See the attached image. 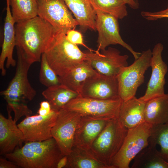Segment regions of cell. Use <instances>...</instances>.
Instances as JSON below:
<instances>
[{
	"instance_id": "5",
	"label": "cell",
	"mask_w": 168,
	"mask_h": 168,
	"mask_svg": "<svg viewBox=\"0 0 168 168\" xmlns=\"http://www.w3.org/2000/svg\"><path fill=\"white\" fill-rule=\"evenodd\" d=\"M122 101L120 97L102 100L80 96L71 100L63 109L77 112L82 116L110 120L118 118Z\"/></svg>"
},
{
	"instance_id": "17",
	"label": "cell",
	"mask_w": 168,
	"mask_h": 168,
	"mask_svg": "<svg viewBox=\"0 0 168 168\" xmlns=\"http://www.w3.org/2000/svg\"><path fill=\"white\" fill-rule=\"evenodd\" d=\"M8 118L0 114V154L5 155L13 151L17 147H21L24 141L23 133L11 115V109L7 105Z\"/></svg>"
},
{
	"instance_id": "16",
	"label": "cell",
	"mask_w": 168,
	"mask_h": 168,
	"mask_svg": "<svg viewBox=\"0 0 168 168\" xmlns=\"http://www.w3.org/2000/svg\"><path fill=\"white\" fill-rule=\"evenodd\" d=\"M110 120L82 116L75 132L73 147L87 151Z\"/></svg>"
},
{
	"instance_id": "14",
	"label": "cell",
	"mask_w": 168,
	"mask_h": 168,
	"mask_svg": "<svg viewBox=\"0 0 168 168\" xmlns=\"http://www.w3.org/2000/svg\"><path fill=\"white\" fill-rule=\"evenodd\" d=\"M164 49L161 43L156 44L152 50L151 66L152 72L144 95L139 98L144 102L164 95L166 83L165 75L168 67L162 59Z\"/></svg>"
},
{
	"instance_id": "8",
	"label": "cell",
	"mask_w": 168,
	"mask_h": 168,
	"mask_svg": "<svg viewBox=\"0 0 168 168\" xmlns=\"http://www.w3.org/2000/svg\"><path fill=\"white\" fill-rule=\"evenodd\" d=\"M17 60L15 75L7 88L0 92L7 103L22 102L32 100L36 94L28 78V73L31 64L24 55L17 49Z\"/></svg>"
},
{
	"instance_id": "6",
	"label": "cell",
	"mask_w": 168,
	"mask_h": 168,
	"mask_svg": "<svg viewBox=\"0 0 168 168\" xmlns=\"http://www.w3.org/2000/svg\"><path fill=\"white\" fill-rule=\"evenodd\" d=\"M152 56L150 49L143 51L129 66L123 68L117 76L119 95L123 101L135 96L138 87L144 82V74L151 66Z\"/></svg>"
},
{
	"instance_id": "30",
	"label": "cell",
	"mask_w": 168,
	"mask_h": 168,
	"mask_svg": "<svg viewBox=\"0 0 168 168\" xmlns=\"http://www.w3.org/2000/svg\"><path fill=\"white\" fill-rule=\"evenodd\" d=\"M7 105L14 112V120L15 122L23 116L26 117L30 116L32 111L27 106L26 103L22 102H9Z\"/></svg>"
},
{
	"instance_id": "15",
	"label": "cell",
	"mask_w": 168,
	"mask_h": 168,
	"mask_svg": "<svg viewBox=\"0 0 168 168\" xmlns=\"http://www.w3.org/2000/svg\"><path fill=\"white\" fill-rule=\"evenodd\" d=\"M79 95L102 100L119 97L117 76H106L98 72L88 78L82 84Z\"/></svg>"
},
{
	"instance_id": "25",
	"label": "cell",
	"mask_w": 168,
	"mask_h": 168,
	"mask_svg": "<svg viewBox=\"0 0 168 168\" xmlns=\"http://www.w3.org/2000/svg\"><path fill=\"white\" fill-rule=\"evenodd\" d=\"M67 156L68 161L65 168H110L87 151L74 147Z\"/></svg>"
},
{
	"instance_id": "27",
	"label": "cell",
	"mask_w": 168,
	"mask_h": 168,
	"mask_svg": "<svg viewBox=\"0 0 168 168\" xmlns=\"http://www.w3.org/2000/svg\"><path fill=\"white\" fill-rule=\"evenodd\" d=\"M95 11L112 15L122 19L128 15L126 0H91Z\"/></svg>"
},
{
	"instance_id": "9",
	"label": "cell",
	"mask_w": 168,
	"mask_h": 168,
	"mask_svg": "<svg viewBox=\"0 0 168 168\" xmlns=\"http://www.w3.org/2000/svg\"><path fill=\"white\" fill-rule=\"evenodd\" d=\"M95 12L96 27L98 33L97 50L101 51L110 45L118 44L128 50L133 54L135 60L137 59L141 53L134 51L122 39L119 33L118 19L109 14L98 10Z\"/></svg>"
},
{
	"instance_id": "36",
	"label": "cell",
	"mask_w": 168,
	"mask_h": 168,
	"mask_svg": "<svg viewBox=\"0 0 168 168\" xmlns=\"http://www.w3.org/2000/svg\"><path fill=\"white\" fill-rule=\"evenodd\" d=\"M127 4L133 9H137L139 7L138 0H126Z\"/></svg>"
},
{
	"instance_id": "28",
	"label": "cell",
	"mask_w": 168,
	"mask_h": 168,
	"mask_svg": "<svg viewBox=\"0 0 168 168\" xmlns=\"http://www.w3.org/2000/svg\"><path fill=\"white\" fill-rule=\"evenodd\" d=\"M149 139L158 144L159 151L162 158L168 162V122L163 124L153 126Z\"/></svg>"
},
{
	"instance_id": "22",
	"label": "cell",
	"mask_w": 168,
	"mask_h": 168,
	"mask_svg": "<svg viewBox=\"0 0 168 168\" xmlns=\"http://www.w3.org/2000/svg\"><path fill=\"white\" fill-rule=\"evenodd\" d=\"M98 72L90 63L86 60L63 76L59 77L60 84L65 85L79 94L82 84L88 78Z\"/></svg>"
},
{
	"instance_id": "10",
	"label": "cell",
	"mask_w": 168,
	"mask_h": 168,
	"mask_svg": "<svg viewBox=\"0 0 168 168\" xmlns=\"http://www.w3.org/2000/svg\"><path fill=\"white\" fill-rule=\"evenodd\" d=\"M38 16L65 34L78 25L64 0H37Z\"/></svg>"
},
{
	"instance_id": "24",
	"label": "cell",
	"mask_w": 168,
	"mask_h": 168,
	"mask_svg": "<svg viewBox=\"0 0 168 168\" xmlns=\"http://www.w3.org/2000/svg\"><path fill=\"white\" fill-rule=\"evenodd\" d=\"M42 94L49 102L52 109L56 111H59L71 100L80 96L62 84L47 87Z\"/></svg>"
},
{
	"instance_id": "33",
	"label": "cell",
	"mask_w": 168,
	"mask_h": 168,
	"mask_svg": "<svg viewBox=\"0 0 168 168\" xmlns=\"http://www.w3.org/2000/svg\"><path fill=\"white\" fill-rule=\"evenodd\" d=\"M40 108L38 110L39 115L45 116L51 113L52 109L49 102L47 101L41 102L40 104Z\"/></svg>"
},
{
	"instance_id": "23",
	"label": "cell",
	"mask_w": 168,
	"mask_h": 168,
	"mask_svg": "<svg viewBox=\"0 0 168 168\" xmlns=\"http://www.w3.org/2000/svg\"><path fill=\"white\" fill-rule=\"evenodd\" d=\"M156 144L149 139L148 146L133 159L132 168H168V162L161 156Z\"/></svg>"
},
{
	"instance_id": "7",
	"label": "cell",
	"mask_w": 168,
	"mask_h": 168,
	"mask_svg": "<svg viewBox=\"0 0 168 168\" xmlns=\"http://www.w3.org/2000/svg\"><path fill=\"white\" fill-rule=\"evenodd\" d=\"M152 125L144 122L128 132L120 149L114 157L113 168H129L131 161L149 144Z\"/></svg>"
},
{
	"instance_id": "29",
	"label": "cell",
	"mask_w": 168,
	"mask_h": 168,
	"mask_svg": "<svg viewBox=\"0 0 168 168\" xmlns=\"http://www.w3.org/2000/svg\"><path fill=\"white\" fill-rule=\"evenodd\" d=\"M40 62L39 75L40 82L47 87L60 84L59 77L49 64L45 53L42 54Z\"/></svg>"
},
{
	"instance_id": "34",
	"label": "cell",
	"mask_w": 168,
	"mask_h": 168,
	"mask_svg": "<svg viewBox=\"0 0 168 168\" xmlns=\"http://www.w3.org/2000/svg\"><path fill=\"white\" fill-rule=\"evenodd\" d=\"M18 166L13 162L1 157L0 168H17Z\"/></svg>"
},
{
	"instance_id": "20",
	"label": "cell",
	"mask_w": 168,
	"mask_h": 168,
	"mask_svg": "<svg viewBox=\"0 0 168 168\" xmlns=\"http://www.w3.org/2000/svg\"><path fill=\"white\" fill-rule=\"evenodd\" d=\"M64 0L83 32L87 29L96 30V13L91 5V0Z\"/></svg>"
},
{
	"instance_id": "26",
	"label": "cell",
	"mask_w": 168,
	"mask_h": 168,
	"mask_svg": "<svg viewBox=\"0 0 168 168\" xmlns=\"http://www.w3.org/2000/svg\"><path fill=\"white\" fill-rule=\"evenodd\" d=\"M10 4L15 23L38 16L37 0H10Z\"/></svg>"
},
{
	"instance_id": "3",
	"label": "cell",
	"mask_w": 168,
	"mask_h": 168,
	"mask_svg": "<svg viewBox=\"0 0 168 168\" xmlns=\"http://www.w3.org/2000/svg\"><path fill=\"white\" fill-rule=\"evenodd\" d=\"M47 61L56 74L61 77L86 60V55L77 45L66 39L58 31L44 53Z\"/></svg>"
},
{
	"instance_id": "35",
	"label": "cell",
	"mask_w": 168,
	"mask_h": 168,
	"mask_svg": "<svg viewBox=\"0 0 168 168\" xmlns=\"http://www.w3.org/2000/svg\"><path fill=\"white\" fill-rule=\"evenodd\" d=\"M68 161V158L67 155L63 156L58 161L57 165L56 168H65Z\"/></svg>"
},
{
	"instance_id": "21",
	"label": "cell",
	"mask_w": 168,
	"mask_h": 168,
	"mask_svg": "<svg viewBox=\"0 0 168 168\" xmlns=\"http://www.w3.org/2000/svg\"><path fill=\"white\" fill-rule=\"evenodd\" d=\"M145 122L153 126L168 122V94L151 99L145 102L144 110Z\"/></svg>"
},
{
	"instance_id": "32",
	"label": "cell",
	"mask_w": 168,
	"mask_h": 168,
	"mask_svg": "<svg viewBox=\"0 0 168 168\" xmlns=\"http://www.w3.org/2000/svg\"><path fill=\"white\" fill-rule=\"evenodd\" d=\"M141 15L148 21H155L163 18H168V3L167 7L163 10L154 12L143 11Z\"/></svg>"
},
{
	"instance_id": "1",
	"label": "cell",
	"mask_w": 168,
	"mask_h": 168,
	"mask_svg": "<svg viewBox=\"0 0 168 168\" xmlns=\"http://www.w3.org/2000/svg\"><path fill=\"white\" fill-rule=\"evenodd\" d=\"M16 46L32 64L40 62L58 31L38 16L15 25Z\"/></svg>"
},
{
	"instance_id": "13",
	"label": "cell",
	"mask_w": 168,
	"mask_h": 168,
	"mask_svg": "<svg viewBox=\"0 0 168 168\" xmlns=\"http://www.w3.org/2000/svg\"><path fill=\"white\" fill-rule=\"evenodd\" d=\"M58 112L52 110L45 116L38 114L26 117L17 125L23 133L24 141H40L52 138L51 130Z\"/></svg>"
},
{
	"instance_id": "4",
	"label": "cell",
	"mask_w": 168,
	"mask_h": 168,
	"mask_svg": "<svg viewBox=\"0 0 168 168\" xmlns=\"http://www.w3.org/2000/svg\"><path fill=\"white\" fill-rule=\"evenodd\" d=\"M128 130L118 118L110 120L87 152L99 161L113 168L111 162L122 147Z\"/></svg>"
},
{
	"instance_id": "31",
	"label": "cell",
	"mask_w": 168,
	"mask_h": 168,
	"mask_svg": "<svg viewBox=\"0 0 168 168\" xmlns=\"http://www.w3.org/2000/svg\"><path fill=\"white\" fill-rule=\"evenodd\" d=\"M67 40L71 43L75 45H82L88 49L92 50L84 43L83 36L81 32L75 29V28L68 30L65 34Z\"/></svg>"
},
{
	"instance_id": "19",
	"label": "cell",
	"mask_w": 168,
	"mask_h": 168,
	"mask_svg": "<svg viewBox=\"0 0 168 168\" xmlns=\"http://www.w3.org/2000/svg\"><path fill=\"white\" fill-rule=\"evenodd\" d=\"M145 102L135 96L125 101L121 105L118 119L128 129L134 128L145 122Z\"/></svg>"
},
{
	"instance_id": "12",
	"label": "cell",
	"mask_w": 168,
	"mask_h": 168,
	"mask_svg": "<svg viewBox=\"0 0 168 168\" xmlns=\"http://www.w3.org/2000/svg\"><path fill=\"white\" fill-rule=\"evenodd\" d=\"M86 60L98 73L108 76H117L121 70L128 66V56L121 55L117 49L109 47L100 51L88 49L84 51Z\"/></svg>"
},
{
	"instance_id": "18",
	"label": "cell",
	"mask_w": 168,
	"mask_h": 168,
	"mask_svg": "<svg viewBox=\"0 0 168 168\" xmlns=\"http://www.w3.org/2000/svg\"><path fill=\"white\" fill-rule=\"evenodd\" d=\"M6 14L4 28V38L0 56V69L2 76L6 75V71L4 67L5 61L7 59L6 67L8 68L11 66L15 67L16 61L13 57L14 48L16 46L15 25L10 7V0H6Z\"/></svg>"
},
{
	"instance_id": "11",
	"label": "cell",
	"mask_w": 168,
	"mask_h": 168,
	"mask_svg": "<svg viewBox=\"0 0 168 168\" xmlns=\"http://www.w3.org/2000/svg\"><path fill=\"white\" fill-rule=\"evenodd\" d=\"M82 116L79 113L62 109L51 130L62 155H68L73 147L75 134Z\"/></svg>"
},
{
	"instance_id": "2",
	"label": "cell",
	"mask_w": 168,
	"mask_h": 168,
	"mask_svg": "<svg viewBox=\"0 0 168 168\" xmlns=\"http://www.w3.org/2000/svg\"><path fill=\"white\" fill-rule=\"evenodd\" d=\"M5 156L18 168H56L63 156L52 137L43 141L26 142L23 146L17 147Z\"/></svg>"
}]
</instances>
